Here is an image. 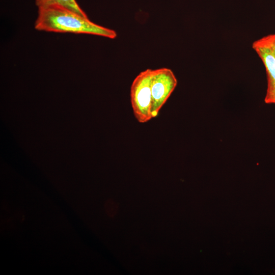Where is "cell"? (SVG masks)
<instances>
[{
	"label": "cell",
	"instance_id": "obj_1",
	"mask_svg": "<svg viewBox=\"0 0 275 275\" xmlns=\"http://www.w3.org/2000/svg\"><path fill=\"white\" fill-rule=\"evenodd\" d=\"M38 8L35 28L40 31L85 34L115 39L117 33L58 4Z\"/></svg>",
	"mask_w": 275,
	"mask_h": 275
},
{
	"label": "cell",
	"instance_id": "obj_2",
	"mask_svg": "<svg viewBox=\"0 0 275 275\" xmlns=\"http://www.w3.org/2000/svg\"><path fill=\"white\" fill-rule=\"evenodd\" d=\"M152 69L141 72L133 80L130 88V100L133 114L141 123L152 118L151 79Z\"/></svg>",
	"mask_w": 275,
	"mask_h": 275
},
{
	"label": "cell",
	"instance_id": "obj_3",
	"mask_svg": "<svg viewBox=\"0 0 275 275\" xmlns=\"http://www.w3.org/2000/svg\"><path fill=\"white\" fill-rule=\"evenodd\" d=\"M177 85V78L172 70L161 68L152 70L151 91L152 95V118L158 115Z\"/></svg>",
	"mask_w": 275,
	"mask_h": 275
},
{
	"label": "cell",
	"instance_id": "obj_4",
	"mask_svg": "<svg viewBox=\"0 0 275 275\" xmlns=\"http://www.w3.org/2000/svg\"><path fill=\"white\" fill-rule=\"evenodd\" d=\"M252 47L262 60L266 70L267 88L265 102L275 103V34L255 41Z\"/></svg>",
	"mask_w": 275,
	"mask_h": 275
},
{
	"label": "cell",
	"instance_id": "obj_5",
	"mask_svg": "<svg viewBox=\"0 0 275 275\" xmlns=\"http://www.w3.org/2000/svg\"><path fill=\"white\" fill-rule=\"evenodd\" d=\"M38 7L51 4H58L84 17H88L75 0H35Z\"/></svg>",
	"mask_w": 275,
	"mask_h": 275
},
{
	"label": "cell",
	"instance_id": "obj_6",
	"mask_svg": "<svg viewBox=\"0 0 275 275\" xmlns=\"http://www.w3.org/2000/svg\"><path fill=\"white\" fill-rule=\"evenodd\" d=\"M115 204L111 201H108L106 203V211L109 215H113L115 211Z\"/></svg>",
	"mask_w": 275,
	"mask_h": 275
}]
</instances>
